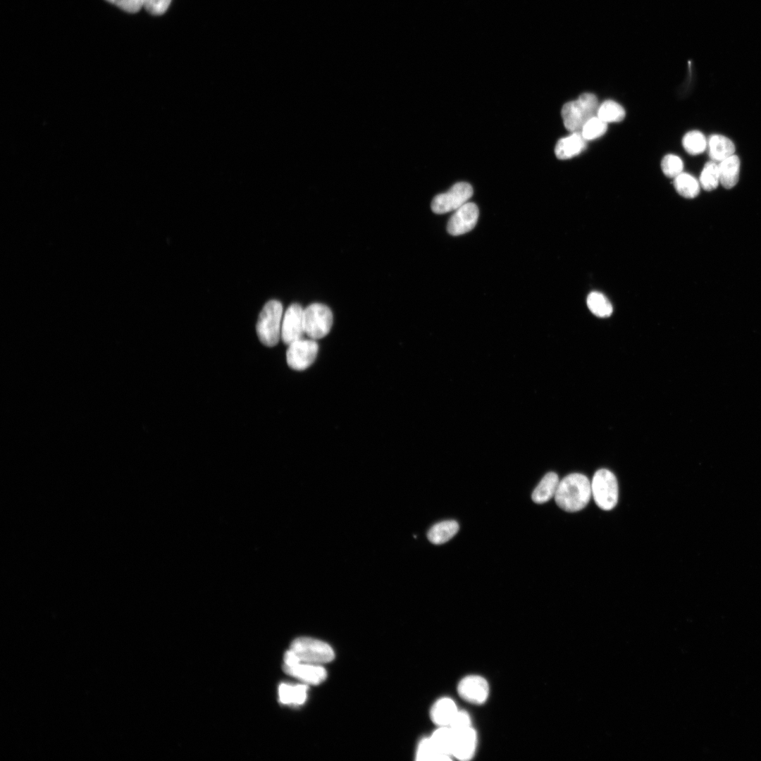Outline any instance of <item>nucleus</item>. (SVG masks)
Wrapping results in <instances>:
<instances>
[{"label": "nucleus", "mask_w": 761, "mask_h": 761, "mask_svg": "<svg viewBox=\"0 0 761 761\" xmlns=\"http://www.w3.org/2000/svg\"><path fill=\"white\" fill-rule=\"evenodd\" d=\"M128 13H137L142 7V0H106Z\"/></svg>", "instance_id": "obj_32"}, {"label": "nucleus", "mask_w": 761, "mask_h": 761, "mask_svg": "<svg viewBox=\"0 0 761 761\" xmlns=\"http://www.w3.org/2000/svg\"><path fill=\"white\" fill-rule=\"evenodd\" d=\"M457 692L465 701L471 704L481 705L487 700L490 688L485 678L479 675H469L459 681Z\"/></svg>", "instance_id": "obj_9"}, {"label": "nucleus", "mask_w": 761, "mask_h": 761, "mask_svg": "<svg viewBox=\"0 0 761 761\" xmlns=\"http://www.w3.org/2000/svg\"><path fill=\"white\" fill-rule=\"evenodd\" d=\"M590 483L592 496L596 505L605 511L612 509L617 503L619 496L618 483L614 474L607 469H598Z\"/></svg>", "instance_id": "obj_4"}, {"label": "nucleus", "mask_w": 761, "mask_h": 761, "mask_svg": "<svg viewBox=\"0 0 761 761\" xmlns=\"http://www.w3.org/2000/svg\"><path fill=\"white\" fill-rule=\"evenodd\" d=\"M452 757L460 760H469L473 757L477 745V734L471 726L459 731H453Z\"/></svg>", "instance_id": "obj_12"}, {"label": "nucleus", "mask_w": 761, "mask_h": 761, "mask_svg": "<svg viewBox=\"0 0 761 761\" xmlns=\"http://www.w3.org/2000/svg\"><path fill=\"white\" fill-rule=\"evenodd\" d=\"M624 109L617 102L606 100L598 106L597 116L606 123H618L624 120Z\"/></svg>", "instance_id": "obj_23"}, {"label": "nucleus", "mask_w": 761, "mask_h": 761, "mask_svg": "<svg viewBox=\"0 0 761 761\" xmlns=\"http://www.w3.org/2000/svg\"><path fill=\"white\" fill-rule=\"evenodd\" d=\"M318 350L314 339L297 340L288 345L286 359L288 366L296 371H303L314 361Z\"/></svg>", "instance_id": "obj_8"}, {"label": "nucleus", "mask_w": 761, "mask_h": 761, "mask_svg": "<svg viewBox=\"0 0 761 761\" xmlns=\"http://www.w3.org/2000/svg\"><path fill=\"white\" fill-rule=\"evenodd\" d=\"M598 101L590 92L581 94L577 99L564 104L562 118L564 127L571 132H580L584 124L597 116Z\"/></svg>", "instance_id": "obj_2"}, {"label": "nucleus", "mask_w": 761, "mask_h": 761, "mask_svg": "<svg viewBox=\"0 0 761 761\" xmlns=\"http://www.w3.org/2000/svg\"><path fill=\"white\" fill-rule=\"evenodd\" d=\"M471 719L469 713L464 710H458L449 727L453 731H459L471 727Z\"/></svg>", "instance_id": "obj_31"}, {"label": "nucleus", "mask_w": 761, "mask_h": 761, "mask_svg": "<svg viewBox=\"0 0 761 761\" xmlns=\"http://www.w3.org/2000/svg\"><path fill=\"white\" fill-rule=\"evenodd\" d=\"M587 305L594 315L601 318L610 316L613 311L612 304L609 299L603 294L598 292H592L588 295Z\"/></svg>", "instance_id": "obj_24"}, {"label": "nucleus", "mask_w": 761, "mask_h": 761, "mask_svg": "<svg viewBox=\"0 0 761 761\" xmlns=\"http://www.w3.org/2000/svg\"><path fill=\"white\" fill-rule=\"evenodd\" d=\"M308 686L306 683L290 684L282 683L278 686V698L282 704L299 705L307 698Z\"/></svg>", "instance_id": "obj_19"}, {"label": "nucleus", "mask_w": 761, "mask_h": 761, "mask_svg": "<svg viewBox=\"0 0 761 761\" xmlns=\"http://www.w3.org/2000/svg\"><path fill=\"white\" fill-rule=\"evenodd\" d=\"M301 662L319 664L333 660L335 653L333 648L326 643L308 637L295 639L289 648Z\"/></svg>", "instance_id": "obj_5"}, {"label": "nucleus", "mask_w": 761, "mask_h": 761, "mask_svg": "<svg viewBox=\"0 0 761 761\" xmlns=\"http://www.w3.org/2000/svg\"><path fill=\"white\" fill-rule=\"evenodd\" d=\"M586 147V140L581 132L571 134L559 140L555 147V154L559 159H569L580 154Z\"/></svg>", "instance_id": "obj_14"}, {"label": "nucleus", "mask_w": 761, "mask_h": 761, "mask_svg": "<svg viewBox=\"0 0 761 761\" xmlns=\"http://www.w3.org/2000/svg\"><path fill=\"white\" fill-rule=\"evenodd\" d=\"M333 319L332 311L326 305L320 303L309 305L304 309L305 333L314 340L325 337L330 330Z\"/></svg>", "instance_id": "obj_6"}, {"label": "nucleus", "mask_w": 761, "mask_h": 761, "mask_svg": "<svg viewBox=\"0 0 761 761\" xmlns=\"http://www.w3.org/2000/svg\"><path fill=\"white\" fill-rule=\"evenodd\" d=\"M478 218V209L472 202H466L455 210L450 217L447 230L452 235H460L471 230Z\"/></svg>", "instance_id": "obj_11"}, {"label": "nucleus", "mask_w": 761, "mask_h": 761, "mask_svg": "<svg viewBox=\"0 0 761 761\" xmlns=\"http://www.w3.org/2000/svg\"><path fill=\"white\" fill-rule=\"evenodd\" d=\"M283 305L276 299L268 301L262 308L256 326L261 342L267 347L276 345L281 338Z\"/></svg>", "instance_id": "obj_3"}, {"label": "nucleus", "mask_w": 761, "mask_h": 761, "mask_svg": "<svg viewBox=\"0 0 761 761\" xmlns=\"http://www.w3.org/2000/svg\"><path fill=\"white\" fill-rule=\"evenodd\" d=\"M305 333L304 309L297 303L292 304L286 310L281 326V338L286 345L302 338Z\"/></svg>", "instance_id": "obj_10"}, {"label": "nucleus", "mask_w": 761, "mask_h": 761, "mask_svg": "<svg viewBox=\"0 0 761 761\" xmlns=\"http://www.w3.org/2000/svg\"><path fill=\"white\" fill-rule=\"evenodd\" d=\"M682 144L686 151L691 155L703 153L707 146L704 135L698 130L687 132L683 137Z\"/></svg>", "instance_id": "obj_26"}, {"label": "nucleus", "mask_w": 761, "mask_h": 761, "mask_svg": "<svg viewBox=\"0 0 761 761\" xmlns=\"http://www.w3.org/2000/svg\"><path fill=\"white\" fill-rule=\"evenodd\" d=\"M172 0H142V7L154 16L163 14L168 8Z\"/></svg>", "instance_id": "obj_30"}, {"label": "nucleus", "mask_w": 761, "mask_h": 761, "mask_svg": "<svg viewBox=\"0 0 761 761\" xmlns=\"http://www.w3.org/2000/svg\"><path fill=\"white\" fill-rule=\"evenodd\" d=\"M707 147L710 157L715 162H720L734 155L736 149L732 141L721 135L710 136Z\"/></svg>", "instance_id": "obj_17"}, {"label": "nucleus", "mask_w": 761, "mask_h": 761, "mask_svg": "<svg viewBox=\"0 0 761 761\" xmlns=\"http://www.w3.org/2000/svg\"><path fill=\"white\" fill-rule=\"evenodd\" d=\"M455 702L450 698L438 699L432 706L430 716L438 726H449L458 711Z\"/></svg>", "instance_id": "obj_15"}, {"label": "nucleus", "mask_w": 761, "mask_h": 761, "mask_svg": "<svg viewBox=\"0 0 761 761\" xmlns=\"http://www.w3.org/2000/svg\"><path fill=\"white\" fill-rule=\"evenodd\" d=\"M283 668L288 675L309 685H318L325 681L327 676L326 669L319 664L299 662Z\"/></svg>", "instance_id": "obj_13"}, {"label": "nucleus", "mask_w": 761, "mask_h": 761, "mask_svg": "<svg viewBox=\"0 0 761 761\" xmlns=\"http://www.w3.org/2000/svg\"><path fill=\"white\" fill-rule=\"evenodd\" d=\"M416 760L420 761L445 760L435 749L429 737L424 738L417 746Z\"/></svg>", "instance_id": "obj_28"}, {"label": "nucleus", "mask_w": 761, "mask_h": 761, "mask_svg": "<svg viewBox=\"0 0 761 761\" xmlns=\"http://www.w3.org/2000/svg\"><path fill=\"white\" fill-rule=\"evenodd\" d=\"M473 194L470 184L460 182L454 184L448 191L435 196L431 202V209L435 214H445L457 210L468 202Z\"/></svg>", "instance_id": "obj_7"}, {"label": "nucleus", "mask_w": 761, "mask_h": 761, "mask_svg": "<svg viewBox=\"0 0 761 761\" xmlns=\"http://www.w3.org/2000/svg\"><path fill=\"white\" fill-rule=\"evenodd\" d=\"M559 482V479L556 473L552 471L547 473L533 490L531 495L532 500L538 504L548 502L555 497Z\"/></svg>", "instance_id": "obj_16"}, {"label": "nucleus", "mask_w": 761, "mask_h": 761, "mask_svg": "<svg viewBox=\"0 0 761 761\" xmlns=\"http://www.w3.org/2000/svg\"><path fill=\"white\" fill-rule=\"evenodd\" d=\"M739 158L734 154L719 162V181L722 186L731 189L738 182L740 173Z\"/></svg>", "instance_id": "obj_18"}, {"label": "nucleus", "mask_w": 761, "mask_h": 761, "mask_svg": "<svg viewBox=\"0 0 761 761\" xmlns=\"http://www.w3.org/2000/svg\"><path fill=\"white\" fill-rule=\"evenodd\" d=\"M674 179V186L681 196L694 198L698 195L700 185L693 175L682 172Z\"/></svg>", "instance_id": "obj_22"}, {"label": "nucleus", "mask_w": 761, "mask_h": 761, "mask_svg": "<svg viewBox=\"0 0 761 761\" xmlns=\"http://www.w3.org/2000/svg\"><path fill=\"white\" fill-rule=\"evenodd\" d=\"M591 496V483L589 479L582 474L572 473L559 481L554 497L561 509L568 512H574L583 509Z\"/></svg>", "instance_id": "obj_1"}, {"label": "nucleus", "mask_w": 761, "mask_h": 761, "mask_svg": "<svg viewBox=\"0 0 761 761\" xmlns=\"http://www.w3.org/2000/svg\"><path fill=\"white\" fill-rule=\"evenodd\" d=\"M661 168L666 176L674 178L683 172V163L680 157L670 154L663 157Z\"/></svg>", "instance_id": "obj_29"}, {"label": "nucleus", "mask_w": 761, "mask_h": 761, "mask_svg": "<svg viewBox=\"0 0 761 761\" xmlns=\"http://www.w3.org/2000/svg\"><path fill=\"white\" fill-rule=\"evenodd\" d=\"M454 733L449 726H438L429 738L436 751L445 760H450Z\"/></svg>", "instance_id": "obj_20"}, {"label": "nucleus", "mask_w": 761, "mask_h": 761, "mask_svg": "<svg viewBox=\"0 0 761 761\" xmlns=\"http://www.w3.org/2000/svg\"><path fill=\"white\" fill-rule=\"evenodd\" d=\"M699 182L700 187L706 191H712L717 187L720 181L719 166L717 162L710 161L705 164L700 173Z\"/></svg>", "instance_id": "obj_25"}, {"label": "nucleus", "mask_w": 761, "mask_h": 761, "mask_svg": "<svg viewBox=\"0 0 761 761\" xmlns=\"http://www.w3.org/2000/svg\"><path fill=\"white\" fill-rule=\"evenodd\" d=\"M607 129V123L595 116L584 124L580 132L583 138L588 141L600 137L606 132Z\"/></svg>", "instance_id": "obj_27"}, {"label": "nucleus", "mask_w": 761, "mask_h": 761, "mask_svg": "<svg viewBox=\"0 0 761 761\" xmlns=\"http://www.w3.org/2000/svg\"><path fill=\"white\" fill-rule=\"evenodd\" d=\"M459 524L454 520H446L434 524L428 531L427 537L435 545H440L450 540L459 531Z\"/></svg>", "instance_id": "obj_21"}]
</instances>
